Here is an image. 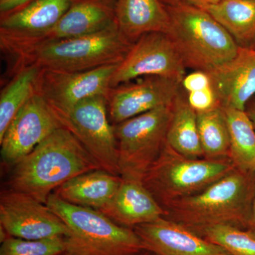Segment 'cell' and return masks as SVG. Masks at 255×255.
Segmentation results:
<instances>
[{
  "label": "cell",
  "mask_w": 255,
  "mask_h": 255,
  "mask_svg": "<svg viewBox=\"0 0 255 255\" xmlns=\"http://www.w3.org/2000/svg\"><path fill=\"white\" fill-rule=\"evenodd\" d=\"M100 169V164L75 135L60 128L13 166L9 189L46 204L49 196L64 183Z\"/></svg>",
  "instance_id": "1"
},
{
  "label": "cell",
  "mask_w": 255,
  "mask_h": 255,
  "mask_svg": "<svg viewBox=\"0 0 255 255\" xmlns=\"http://www.w3.org/2000/svg\"><path fill=\"white\" fill-rule=\"evenodd\" d=\"M255 198V172L235 167L194 195L164 208L166 219L196 233L214 226L248 230Z\"/></svg>",
  "instance_id": "2"
},
{
  "label": "cell",
  "mask_w": 255,
  "mask_h": 255,
  "mask_svg": "<svg viewBox=\"0 0 255 255\" xmlns=\"http://www.w3.org/2000/svg\"><path fill=\"white\" fill-rule=\"evenodd\" d=\"M131 46L132 43L122 36L116 23L88 36L29 47L11 58V75L30 65L70 73L116 65L123 60Z\"/></svg>",
  "instance_id": "3"
},
{
  "label": "cell",
  "mask_w": 255,
  "mask_h": 255,
  "mask_svg": "<svg viewBox=\"0 0 255 255\" xmlns=\"http://www.w3.org/2000/svg\"><path fill=\"white\" fill-rule=\"evenodd\" d=\"M166 6L170 16L167 34L186 68L209 73L237 54L239 45L205 10L182 1Z\"/></svg>",
  "instance_id": "4"
},
{
  "label": "cell",
  "mask_w": 255,
  "mask_h": 255,
  "mask_svg": "<svg viewBox=\"0 0 255 255\" xmlns=\"http://www.w3.org/2000/svg\"><path fill=\"white\" fill-rule=\"evenodd\" d=\"M46 205L65 223L67 251L78 255H136L145 251L132 228L114 222L98 210L69 204L54 193Z\"/></svg>",
  "instance_id": "5"
},
{
  "label": "cell",
  "mask_w": 255,
  "mask_h": 255,
  "mask_svg": "<svg viewBox=\"0 0 255 255\" xmlns=\"http://www.w3.org/2000/svg\"><path fill=\"white\" fill-rule=\"evenodd\" d=\"M235 167L230 158H189L167 143L142 182L164 209L204 190Z\"/></svg>",
  "instance_id": "6"
},
{
  "label": "cell",
  "mask_w": 255,
  "mask_h": 255,
  "mask_svg": "<svg viewBox=\"0 0 255 255\" xmlns=\"http://www.w3.org/2000/svg\"><path fill=\"white\" fill-rule=\"evenodd\" d=\"M172 106L160 107L114 125L121 177L142 182L167 144Z\"/></svg>",
  "instance_id": "7"
},
{
  "label": "cell",
  "mask_w": 255,
  "mask_h": 255,
  "mask_svg": "<svg viewBox=\"0 0 255 255\" xmlns=\"http://www.w3.org/2000/svg\"><path fill=\"white\" fill-rule=\"evenodd\" d=\"M101 167L121 176L119 150L114 125L109 117L107 97L97 96L82 101L68 113L58 117Z\"/></svg>",
  "instance_id": "8"
},
{
  "label": "cell",
  "mask_w": 255,
  "mask_h": 255,
  "mask_svg": "<svg viewBox=\"0 0 255 255\" xmlns=\"http://www.w3.org/2000/svg\"><path fill=\"white\" fill-rule=\"evenodd\" d=\"M186 70L167 33H147L132 43L123 60L117 65L111 88L147 76L164 77L182 82Z\"/></svg>",
  "instance_id": "9"
},
{
  "label": "cell",
  "mask_w": 255,
  "mask_h": 255,
  "mask_svg": "<svg viewBox=\"0 0 255 255\" xmlns=\"http://www.w3.org/2000/svg\"><path fill=\"white\" fill-rule=\"evenodd\" d=\"M118 65L73 73L42 68L36 93L59 117L87 99L97 96L108 97L112 76Z\"/></svg>",
  "instance_id": "10"
},
{
  "label": "cell",
  "mask_w": 255,
  "mask_h": 255,
  "mask_svg": "<svg viewBox=\"0 0 255 255\" xmlns=\"http://www.w3.org/2000/svg\"><path fill=\"white\" fill-rule=\"evenodd\" d=\"M0 226L11 237L31 241L70 235L68 226L46 204L10 189L0 196Z\"/></svg>",
  "instance_id": "11"
},
{
  "label": "cell",
  "mask_w": 255,
  "mask_h": 255,
  "mask_svg": "<svg viewBox=\"0 0 255 255\" xmlns=\"http://www.w3.org/2000/svg\"><path fill=\"white\" fill-rule=\"evenodd\" d=\"M63 127L55 111L41 95L35 94L18 111L0 138L1 159L13 167Z\"/></svg>",
  "instance_id": "12"
},
{
  "label": "cell",
  "mask_w": 255,
  "mask_h": 255,
  "mask_svg": "<svg viewBox=\"0 0 255 255\" xmlns=\"http://www.w3.org/2000/svg\"><path fill=\"white\" fill-rule=\"evenodd\" d=\"M111 88L107 97L109 117L113 125L150 111L173 105L182 82L147 76Z\"/></svg>",
  "instance_id": "13"
},
{
  "label": "cell",
  "mask_w": 255,
  "mask_h": 255,
  "mask_svg": "<svg viewBox=\"0 0 255 255\" xmlns=\"http://www.w3.org/2000/svg\"><path fill=\"white\" fill-rule=\"evenodd\" d=\"M78 0H34L0 18V46L6 54L31 43L52 29Z\"/></svg>",
  "instance_id": "14"
},
{
  "label": "cell",
  "mask_w": 255,
  "mask_h": 255,
  "mask_svg": "<svg viewBox=\"0 0 255 255\" xmlns=\"http://www.w3.org/2000/svg\"><path fill=\"white\" fill-rule=\"evenodd\" d=\"M133 230L145 251L156 255H231L221 247L164 217Z\"/></svg>",
  "instance_id": "15"
},
{
  "label": "cell",
  "mask_w": 255,
  "mask_h": 255,
  "mask_svg": "<svg viewBox=\"0 0 255 255\" xmlns=\"http://www.w3.org/2000/svg\"><path fill=\"white\" fill-rule=\"evenodd\" d=\"M116 24L114 7L101 0H78L56 25L26 46L15 50L13 56L39 43L88 36Z\"/></svg>",
  "instance_id": "16"
},
{
  "label": "cell",
  "mask_w": 255,
  "mask_h": 255,
  "mask_svg": "<svg viewBox=\"0 0 255 255\" xmlns=\"http://www.w3.org/2000/svg\"><path fill=\"white\" fill-rule=\"evenodd\" d=\"M208 74L223 107L246 111L255 95V48L240 46L233 60Z\"/></svg>",
  "instance_id": "17"
},
{
  "label": "cell",
  "mask_w": 255,
  "mask_h": 255,
  "mask_svg": "<svg viewBox=\"0 0 255 255\" xmlns=\"http://www.w3.org/2000/svg\"><path fill=\"white\" fill-rule=\"evenodd\" d=\"M110 202L100 212L120 226L129 228L153 222L165 211L142 182L124 179Z\"/></svg>",
  "instance_id": "18"
},
{
  "label": "cell",
  "mask_w": 255,
  "mask_h": 255,
  "mask_svg": "<svg viewBox=\"0 0 255 255\" xmlns=\"http://www.w3.org/2000/svg\"><path fill=\"white\" fill-rule=\"evenodd\" d=\"M116 23L122 36L135 43L147 33H167L170 16L167 6L161 0H116Z\"/></svg>",
  "instance_id": "19"
},
{
  "label": "cell",
  "mask_w": 255,
  "mask_h": 255,
  "mask_svg": "<svg viewBox=\"0 0 255 255\" xmlns=\"http://www.w3.org/2000/svg\"><path fill=\"white\" fill-rule=\"evenodd\" d=\"M122 180L121 176L96 169L73 177L53 193L69 204L100 211L112 200Z\"/></svg>",
  "instance_id": "20"
},
{
  "label": "cell",
  "mask_w": 255,
  "mask_h": 255,
  "mask_svg": "<svg viewBox=\"0 0 255 255\" xmlns=\"http://www.w3.org/2000/svg\"><path fill=\"white\" fill-rule=\"evenodd\" d=\"M167 143L189 158H203L197 125V113L179 92L172 106V115L167 133Z\"/></svg>",
  "instance_id": "21"
},
{
  "label": "cell",
  "mask_w": 255,
  "mask_h": 255,
  "mask_svg": "<svg viewBox=\"0 0 255 255\" xmlns=\"http://www.w3.org/2000/svg\"><path fill=\"white\" fill-rule=\"evenodd\" d=\"M234 38L240 46H249L255 38V0H223L202 9Z\"/></svg>",
  "instance_id": "22"
},
{
  "label": "cell",
  "mask_w": 255,
  "mask_h": 255,
  "mask_svg": "<svg viewBox=\"0 0 255 255\" xmlns=\"http://www.w3.org/2000/svg\"><path fill=\"white\" fill-rule=\"evenodd\" d=\"M42 68L36 65L23 67L13 74L0 93V138L18 111L37 92Z\"/></svg>",
  "instance_id": "23"
},
{
  "label": "cell",
  "mask_w": 255,
  "mask_h": 255,
  "mask_svg": "<svg viewBox=\"0 0 255 255\" xmlns=\"http://www.w3.org/2000/svg\"><path fill=\"white\" fill-rule=\"evenodd\" d=\"M223 109L229 130V158L237 168L255 172L254 124L246 111L229 107Z\"/></svg>",
  "instance_id": "24"
},
{
  "label": "cell",
  "mask_w": 255,
  "mask_h": 255,
  "mask_svg": "<svg viewBox=\"0 0 255 255\" xmlns=\"http://www.w3.org/2000/svg\"><path fill=\"white\" fill-rule=\"evenodd\" d=\"M197 125L204 157L229 158V130L222 106L197 113Z\"/></svg>",
  "instance_id": "25"
},
{
  "label": "cell",
  "mask_w": 255,
  "mask_h": 255,
  "mask_svg": "<svg viewBox=\"0 0 255 255\" xmlns=\"http://www.w3.org/2000/svg\"><path fill=\"white\" fill-rule=\"evenodd\" d=\"M231 255H255V235L248 230L230 226H214L197 233Z\"/></svg>",
  "instance_id": "26"
},
{
  "label": "cell",
  "mask_w": 255,
  "mask_h": 255,
  "mask_svg": "<svg viewBox=\"0 0 255 255\" xmlns=\"http://www.w3.org/2000/svg\"><path fill=\"white\" fill-rule=\"evenodd\" d=\"M66 251L65 238L31 241L9 236L1 243L0 255H63Z\"/></svg>",
  "instance_id": "27"
},
{
  "label": "cell",
  "mask_w": 255,
  "mask_h": 255,
  "mask_svg": "<svg viewBox=\"0 0 255 255\" xmlns=\"http://www.w3.org/2000/svg\"><path fill=\"white\" fill-rule=\"evenodd\" d=\"M187 93L188 103L196 113L209 112L222 106L212 86L199 91Z\"/></svg>",
  "instance_id": "28"
},
{
  "label": "cell",
  "mask_w": 255,
  "mask_h": 255,
  "mask_svg": "<svg viewBox=\"0 0 255 255\" xmlns=\"http://www.w3.org/2000/svg\"><path fill=\"white\" fill-rule=\"evenodd\" d=\"M212 86L209 74L195 70L194 73L186 75L182 81V87L187 92L199 91Z\"/></svg>",
  "instance_id": "29"
},
{
  "label": "cell",
  "mask_w": 255,
  "mask_h": 255,
  "mask_svg": "<svg viewBox=\"0 0 255 255\" xmlns=\"http://www.w3.org/2000/svg\"><path fill=\"white\" fill-rule=\"evenodd\" d=\"M34 0H0V18L22 9Z\"/></svg>",
  "instance_id": "30"
},
{
  "label": "cell",
  "mask_w": 255,
  "mask_h": 255,
  "mask_svg": "<svg viewBox=\"0 0 255 255\" xmlns=\"http://www.w3.org/2000/svg\"><path fill=\"white\" fill-rule=\"evenodd\" d=\"M180 1H184L187 4L194 5L201 9H204V8L211 6V5L221 2L223 0H180Z\"/></svg>",
  "instance_id": "31"
},
{
  "label": "cell",
  "mask_w": 255,
  "mask_h": 255,
  "mask_svg": "<svg viewBox=\"0 0 255 255\" xmlns=\"http://www.w3.org/2000/svg\"><path fill=\"white\" fill-rule=\"evenodd\" d=\"M248 231H251L253 234L255 235V198L254 204L253 206V212H252V218L251 221V225H250L249 229Z\"/></svg>",
  "instance_id": "32"
},
{
  "label": "cell",
  "mask_w": 255,
  "mask_h": 255,
  "mask_svg": "<svg viewBox=\"0 0 255 255\" xmlns=\"http://www.w3.org/2000/svg\"><path fill=\"white\" fill-rule=\"evenodd\" d=\"M248 115H249L250 118H251L252 122H253V124H254V127L255 128V104L253 105V107H252L250 112H248Z\"/></svg>",
  "instance_id": "33"
},
{
  "label": "cell",
  "mask_w": 255,
  "mask_h": 255,
  "mask_svg": "<svg viewBox=\"0 0 255 255\" xmlns=\"http://www.w3.org/2000/svg\"><path fill=\"white\" fill-rule=\"evenodd\" d=\"M165 5H172L179 2L180 0H161Z\"/></svg>",
  "instance_id": "34"
},
{
  "label": "cell",
  "mask_w": 255,
  "mask_h": 255,
  "mask_svg": "<svg viewBox=\"0 0 255 255\" xmlns=\"http://www.w3.org/2000/svg\"><path fill=\"white\" fill-rule=\"evenodd\" d=\"M101 1H104V2L107 3V4H110L114 7L116 0H101Z\"/></svg>",
  "instance_id": "35"
},
{
  "label": "cell",
  "mask_w": 255,
  "mask_h": 255,
  "mask_svg": "<svg viewBox=\"0 0 255 255\" xmlns=\"http://www.w3.org/2000/svg\"><path fill=\"white\" fill-rule=\"evenodd\" d=\"M136 255H156L154 253H151L150 251H144L142 253H139Z\"/></svg>",
  "instance_id": "36"
},
{
  "label": "cell",
  "mask_w": 255,
  "mask_h": 255,
  "mask_svg": "<svg viewBox=\"0 0 255 255\" xmlns=\"http://www.w3.org/2000/svg\"><path fill=\"white\" fill-rule=\"evenodd\" d=\"M248 47H251V48H255V39L253 40V42L251 43V45H250Z\"/></svg>",
  "instance_id": "37"
},
{
  "label": "cell",
  "mask_w": 255,
  "mask_h": 255,
  "mask_svg": "<svg viewBox=\"0 0 255 255\" xmlns=\"http://www.w3.org/2000/svg\"><path fill=\"white\" fill-rule=\"evenodd\" d=\"M63 255H78L76 254H74V253H69V252H66V253H64Z\"/></svg>",
  "instance_id": "38"
}]
</instances>
